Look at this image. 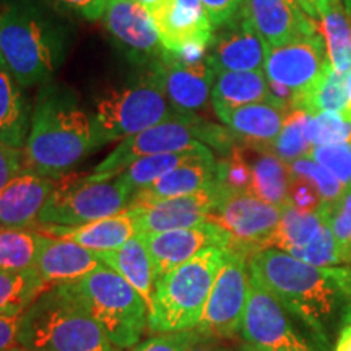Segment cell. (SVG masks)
Returning <instances> with one entry per match:
<instances>
[{
    "label": "cell",
    "instance_id": "1",
    "mask_svg": "<svg viewBox=\"0 0 351 351\" xmlns=\"http://www.w3.org/2000/svg\"><path fill=\"white\" fill-rule=\"evenodd\" d=\"M249 274L311 332L320 351L351 320L350 267H315L265 247L251 254Z\"/></svg>",
    "mask_w": 351,
    "mask_h": 351
},
{
    "label": "cell",
    "instance_id": "2",
    "mask_svg": "<svg viewBox=\"0 0 351 351\" xmlns=\"http://www.w3.org/2000/svg\"><path fill=\"white\" fill-rule=\"evenodd\" d=\"M98 150L91 114L72 88L57 82L39 86L23 147V169L60 179Z\"/></svg>",
    "mask_w": 351,
    "mask_h": 351
},
{
    "label": "cell",
    "instance_id": "3",
    "mask_svg": "<svg viewBox=\"0 0 351 351\" xmlns=\"http://www.w3.org/2000/svg\"><path fill=\"white\" fill-rule=\"evenodd\" d=\"M67 32L34 0L0 8V59L23 88L51 82L67 54Z\"/></svg>",
    "mask_w": 351,
    "mask_h": 351
},
{
    "label": "cell",
    "instance_id": "4",
    "mask_svg": "<svg viewBox=\"0 0 351 351\" xmlns=\"http://www.w3.org/2000/svg\"><path fill=\"white\" fill-rule=\"evenodd\" d=\"M19 345L34 351H121L64 283L46 289L25 311Z\"/></svg>",
    "mask_w": 351,
    "mask_h": 351
},
{
    "label": "cell",
    "instance_id": "5",
    "mask_svg": "<svg viewBox=\"0 0 351 351\" xmlns=\"http://www.w3.org/2000/svg\"><path fill=\"white\" fill-rule=\"evenodd\" d=\"M225 256L226 249L208 247L158 280L148 309L150 333L184 332L199 326Z\"/></svg>",
    "mask_w": 351,
    "mask_h": 351
},
{
    "label": "cell",
    "instance_id": "6",
    "mask_svg": "<svg viewBox=\"0 0 351 351\" xmlns=\"http://www.w3.org/2000/svg\"><path fill=\"white\" fill-rule=\"evenodd\" d=\"M64 287L117 350H130L140 343L148 328V306L119 274L104 265Z\"/></svg>",
    "mask_w": 351,
    "mask_h": 351
},
{
    "label": "cell",
    "instance_id": "7",
    "mask_svg": "<svg viewBox=\"0 0 351 351\" xmlns=\"http://www.w3.org/2000/svg\"><path fill=\"white\" fill-rule=\"evenodd\" d=\"M178 111L169 104L155 70L127 85L99 96L91 114L96 148L160 124Z\"/></svg>",
    "mask_w": 351,
    "mask_h": 351
},
{
    "label": "cell",
    "instance_id": "8",
    "mask_svg": "<svg viewBox=\"0 0 351 351\" xmlns=\"http://www.w3.org/2000/svg\"><path fill=\"white\" fill-rule=\"evenodd\" d=\"M130 199L132 192L117 178L70 173L57 179L54 192L39 213L38 226L88 225L124 212Z\"/></svg>",
    "mask_w": 351,
    "mask_h": 351
},
{
    "label": "cell",
    "instance_id": "9",
    "mask_svg": "<svg viewBox=\"0 0 351 351\" xmlns=\"http://www.w3.org/2000/svg\"><path fill=\"white\" fill-rule=\"evenodd\" d=\"M215 127L217 124L202 119L195 114L176 112L169 119L122 140L96 166L93 174L99 179H111L143 156L191 150L200 145L208 147Z\"/></svg>",
    "mask_w": 351,
    "mask_h": 351
},
{
    "label": "cell",
    "instance_id": "10",
    "mask_svg": "<svg viewBox=\"0 0 351 351\" xmlns=\"http://www.w3.org/2000/svg\"><path fill=\"white\" fill-rule=\"evenodd\" d=\"M251 254L228 247L225 262L219 269L204 314L195 328L212 339H231L241 332L251 288L249 274Z\"/></svg>",
    "mask_w": 351,
    "mask_h": 351
},
{
    "label": "cell",
    "instance_id": "11",
    "mask_svg": "<svg viewBox=\"0 0 351 351\" xmlns=\"http://www.w3.org/2000/svg\"><path fill=\"white\" fill-rule=\"evenodd\" d=\"M265 247L278 249L315 267L346 265L320 207L315 212H302L291 204L285 205L278 226L261 249Z\"/></svg>",
    "mask_w": 351,
    "mask_h": 351
},
{
    "label": "cell",
    "instance_id": "12",
    "mask_svg": "<svg viewBox=\"0 0 351 351\" xmlns=\"http://www.w3.org/2000/svg\"><path fill=\"white\" fill-rule=\"evenodd\" d=\"M298 320L251 276L241 326L245 343L261 351H320L296 326Z\"/></svg>",
    "mask_w": 351,
    "mask_h": 351
},
{
    "label": "cell",
    "instance_id": "13",
    "mask_svg": "<svg viewBox=\"0 0 351 351\" xmlns=\"http://www.w3.org/2000/svg\"><path fill=\"white\" fill-rule=\"evenodd\" d=\"M282 208L267 204L245 191H228L215 205L208 221L217 223L232 238L231 247L252 254L276 230Z\"/></svg>",
    "mask_w": 351,
    "mask_h": 351
},
{
    "label": "cell",
    "instance_id": "14",
    "mask_svg": "<svg viewBox=\"0 0 351 351\" xmlns=\"http://www.w3.org/2000/svg\"><path fill=\"white\" fill-rule=\"evenodd\" d=\"M328 65L326 39L324 34L315 33L280 46H267L263 73L269 82L293 91L296 104L298 98L324 75Z\"/></svg>",
    "mask_w": 351,
    "mask_h": 351
},
{
    "label": "cell",
    "instance_id": "15",
    "mask_svg": "<svg viewBox=\"0 0 351 351\" xmlns=\"http://www.w3.org/2000/svg\"><path fill=\"white\" fill-rule=\"evenodd\" d=\"M223 191L225 187L215 181L194 194L161 200L134 202L127 208L134 215L138 234L182 230L208 221V215L221 199Z\"/></svg>",
    "mask_w": 351,
    "mask_h": 351
},
{
    "label": "cell",
    "instance_id": "16",
    "mask_svg": "<svg viewBox=\"0 0 351 351\" xmlns=\"http://www.w3.org/2000/svg\"><path fill=\"white\" fill-rule=\"evenodd\" d=\"M148 12L166 52L208 51L215 28L200 0H163L148 8Z\"/></svg>",
    "mask_w": 351,
    "mask_h": 351
},
{
    "label": "cell",
    "instance_id": "17",
    "mask_svg": "<svg viewBox=\"0 0 351 351\" xmlns=\"http://www.w3.org/2000/svg\"><path fill=\"white\" fill-rule=\"evenodd\" d=\"M103 23L114 43L134 62L153 65L166 52L150 12L135 0H108Z\"/></svg>",
    "mask_w": 351,
    "mask_h": 351
},
{
    "label": "cell",
    "instance_id": "18",
    "mask_svg": "<svg viewBox=\"0 0 351 351\" xmlns=\"http://www.w3.org/2000/svg\"><path fill=\"white\" fill-rule=\"evenodd\" d=\"M150 254L155 283L176 267L182 265L208 247H231L232 238L217 223L205 221L192 228L173 230L156 234H140Z\"/></svg>",
    "mask_w": 351,
    "mask_h": 351
},
{
    "label": "cell",
    "instance_id": "19",
    "mask_svg": "<svg viewBox=\"0 0 351 351\" xmlns=\"http://www.w3.org/2000/svg\"><path fill=\"white\" fill-rule=\"evenodd\" d=\"M152 69L160 75L166 98L174 111L197 116L208 106L215 82V72L208 60L186 62L176 54L165 52Z\"/></svg>",
    "mask_w": 351,
    "mask_h": 351
},
{
    "label": "cell",
    "instance_id": "20",
    "mask_svg": "<svg viewBox=\"0 0 351 351\" xmlns=\"http://www.w3.org/2000/svg\"><path fill=\"white\" fill-rule=\"evenodd\" d=\"M267 44L256 29L241 15L215 28L207 51V60L213 72H251L263 70Z\"/></svg>",
    "mask_w": 351,
    "mask_h": 351
},
{
    "label": "cell",
    "instance_id": "21",
    "mask_svg": "<svg viewBox=\"0 0 351 351\" xmlns=\"http://www.w3.org/2000/svg\"><path fill=\"white\" fill-rule=\"evenodd\" d=\"M239 12L267 46H280L319 33L317 25L298 0H243Z\"/></svg>",
    "mask_w": 351,
    "mask_h": 351
},
{
    "label": "cell",
    "instance_id": "22",
    "mask_svg": "<svg viewBox=\"0 0 351 351\" xmlns=\"http://www.w3.org/2000/svg\"><path fill=\"white\" fill-rule=\"evenodd\" d=\"M57 179L21 169L0 191V226L36 228L39 213L56 189Z\"/></svg>",
    "mask_w": 351,
    "mask_h": 351
},
{
    "label": "cell",
    "instance_id": "23",
    "mask_svg": "<svg viewBox=\"0 0 351 351\" xmlns=\"http://www.w3.org/2000/svg\"><path fill=\"white\" fill-rule=\"evenodd\" d=\"M101 267H104V263L95 251L72 241L44 236L36 271L49 287L75 282Z\"/></svg>",
    "mask_w": 351,
    "mask_h": 351
},
{
    "label": "cell",
    "instance_id": "24",
    "mask_svg": "<svg viewBox=\"0 0 351 351\" xmlns=\"http://www.w3.org/2000/svg\"><path fill=\"white\" fill-rule=\"evenodd\" d=\"M217 171L218 161L215 160L212 150L205 148L195 156H192L191 160H187L186 163L179 165L178 168L161 176L152 186L135 192L129 204L194 194L217 181Z\"/></svg>",
    "mask_w": 351,
    "mask_h": 351
},
{
    "label": "cell",
    "instance_id": "25",
    "mask_svg": "<svg viewBox=\"0 0 351 351\" xmlns=\"http://www.w3.org/2000/svg\"><path fill=\"white\" fill-rule=\"evenodd\" d=\"M36 230L44 236L56 239H67L95 252L114 251L124 245L127 241L138 234L137 223L129 208L112 217L98 219L83 226H38Z\"/></svg>",
    "mask_w": 351,
    "mask_h": 351
},
{
    "label": "cell",
    "instance_id": "26",
    "mask_svg": "<svg viewBox=\"0 0 351 351\" xmlns=\"http://www.w3.org/2000/svg\"><path fill=\"white\" fill-rule=\"evenodd\" d=\"M291 109L267 101L238 108H215L219 121L245 143L270 145L278 137L280 130Z\"/></svg>",
    "mask_w": 351,
    "mask_h": 351
},
{
    "label": "cell",
    "instance_id": "27",
    "mask_svg": "<svg viewBox=\"0 0 351 351\" xmlns=\"http://www.w3.org/2000/svg\"><path fill=\"white\" fill-rule=\"evenodd\" d=\"M243 143L251 165V184L247 192L267 204L285 207L289 202V166L263 145Z\"/></svg>",
    "mask_w": 351,
    "mask_h": 351
},
{
    "label": "cell",
    "instance_id": "28",
    "mask_svg": "<svg viewBox=\"0 0 351 351\" xmlns=\"http://www.w3.org/2000/svg\"><path fill=\"white\" fill-rule=\"evenodd\" d=\"M32 111L25 88L0 59V142L23 150L32 124Z\"/></svg>",
    "mask_w": 351,
    "mask_h": 351
},
{
    "label": "cell",
    "instance_id": "29",
    "mask_svg": "<svg viewBox=\"0 0 351 351\" xmlns=\"http://www.w3.org/2000/svg\"><path fill=\"white\" fill-rule=\"evenodd\" d=\"M96 254L104 265L119 274L137 289L150 309L155 293V271L142 236H134L119 249Z\"/></svg>",
    "mask_w": 351,
    "mask_h": 351
},
{
    "label": "cell",
    "instance_id": "30",
    "mask_svg": "<svg viewBox=\"0 0 351 351\" xmlns=\"http://www.w3.org/2000/svg\"><path fill=\"white\" fill-rule=\"evenodd\" d=\"M267 101L276 103L263 70L215 73L212 88L213 109L238 108L252 103H267Z\"/></svg>",
    "mask_w": 351,
    "mask_h": 351
},
{
    "label": "cell",
    "instance_id": "31",
    "mask_svg": "<svg viewBox=\"0 0 351 351\" xmlns=\"http://www.w3.org/2000/svg\"><path fill=\"white\" fill-rule=\"evenodd\" d=\"M43 239L36 228L0 226V270H36Z\"/></svg>",
    "mask_w": 351,
    "mask_h": 351
},
{
    "label": "cell",
    "instance_id": "32",
    "mask_svg": "<svg viewBox=\"0 0 351 351\" xmlns=\"http://www.w3.org/2000/svg\"><path fill=\"white\" fill-rule=\"evenodd\" d=\"M322 34L332 67L340 73L351 70V13L343 0L333 3L320 16Z\"/></svg>",
    "mask_w": 351,
    "mask_h": 351
},
{
    "label": "cell",
    "instance_id": "33",
    "mask_svg": "<svg viewBox=\"0 0 351 351\" xmlns=\"http://www.w3.org/2000/svg\"><path fill=\"white\" fill-rule=\"evenodd\" d=\"M49 288L36 270H0V315L23 314Z\"/></svg>",
    "mask_w": 351,
    "mask_h": 351
},
{
    "label": "cell",
    "instance_id": "34",
    "mask_svg": "<svg viewBox=\"0 0 351 351\" xmlns=\"http://www.w3.org/2000/svg\"><path fill=\"white\" fill-rule=\"evenodd\" d=\"M205 145H200L197 148H191V150L184 152H174V153H160V155L153 156H143L140 160L134 161L129 168L122 171L119 176H116L119 181L132 192V195L135 192L142 191V189L152 186L153 182H156L161 176L169 173L171 169L178 168L179 165L186 163L187 160H191L192 156H195L197 153L205 150Z\"/></svg>",
    "mask_w": 351,
    "mask_h": 351
},
{
    "label": "cell",
    "instance_id": "35",
    "mask_svg": "<svg viewBox=\"0 0 351 351\" xmlns=\"http://www.w3.org/2000/svg\"><path fill=\"white\" fill-rule=\"evenodd\" d=\"M346 75L340 73L328 65L324 75L314 83L304 95L298 98L295 109H301L309 114H319L326 111L343 112L346 108Z\"/></svg>",
    "mask_w": 351,
    "mask_h": 351
},
{
    "label": "cell",
    "instance_id": "36",
    "mask_svg": "<svg viewBox=\"0 0 351 351\" xmlns=\"http://www.w3.org/2000/svg\"><path fill=\"white\" fill-rule=\"evenodd\" d=\"M309 112L301 111V109H291L287 114V119L276 137L267 148L289 165L300 158L309 156L313 152L314 145L311 143L309 135H307V122H309Z\"/></svg>",
    "mask_w": 351,
    "mask_h": 351
},
{
    "label": "cell",
    "instance_id": "37",
    "mask_svg": "<svg viewBox=\"0 0 351 351\" xmlns=\"http://www.w3.org/2000/svg\"><path fill=\"white\" fill-rule=\"evenodd\" d=\"M288 166L289 173L293 176H300V178L309 181L317 189L322 204H333L341 195V192L345 191L343 184L330 171L324 168L322 165H319L311 156L300 158V160L293 161Z\"/></svg>",
    "mask_w": 351,
    "mask_h": 351
},
{
    "label": "cell",
    "instance_id": "38",
    "mask_svg": "<svg viewBox=\"0 0 351 351\" xmlns=\"http://www.w3.org/2000/svg\"><path fill=\"white\" fill-rule=\"evenodd\" d=\"M319 207L326 213L341 257L346 265H351V186L345 187L333 204H320Z\"/></svg>",
    "mask_w": 351,
    "mask_h": 351
},
{
    "label": "cell",
    "instance_id": "39",
    "mask_svg": "<svg viewBox=\"0 0 351 351\" xmlns=\"http://www.w3.org/2000/svg\"><path fill=\"white\" fill-rule=\"evenodd\" d=\"M307 135L314 147L351 142V121L335 111L319 112L314 116L311 114L307 122Z\"/></svg>",
    "mask_w": 351,
    "mask_h": 351
},
{
    "label": "cell",
    "instance_id": "40",
    "mask_svg": "<svg viewBox=\"0 0 351 351\" xmlns=\"http://www.w3.org/2000/svg\"><path fill=\"white\" fill-rule=\"evenodd\" d=\"M309 156L330 171L345 187L351 186V142L315 145Z\"/></svg>",
    "mask_w": 351,
    "mask_h": 351
},
{
    "label": "cell",
    "instance_id": "41",
    "mask_svg": "<svg viewBox=\"0 0 351 351\" xmlns=\"http://www.w3.org/2000/svg\"><path fill=\"white\" fill-rule=\"evenodd\" d=\"M202 337L197 328L173 333H158L153 339L137 345L134 351H189Z\"/></svg>",
    "mask_w": 351,
    "mask_h": 351
},
{
    "label": "cell",
    "instance_id": "42",
    "mask_svg": "<svg viewBox=\"0 0 351 351\" xmlns=\"http://www.w3.org/2000/svg\"><path fill=\"white\" fill-rule=\"evenodd\" d=\"M57 13L77 16V19L96 21L103 19L108 0H44Z\"/></svg>",
    "mask_w": 351,
    "mask_h": 351
},
{
    "label": "cell",
    "instance_id": "43",
    "mask_svg": "<svg viewBox=\"0 0 351 351\" xmlns=\"http://www.w3.org/2000/svg\"><path fill=\"white\" fill-rule=\"evenodd\" d=\"M288 204L295 205L298 210H302V212H315L319 205L322 204V200H320L317 189L313 184L300 178V176L291 174Z\"/></svg>",
    "mask_w": 351,
    "mask_h": 351
},
{
    "label": "cell",
    "instance_id": "44",
    "mask_svg": "<svg viewBox=\"0 0 351 351\" xmlns=\"http://www.w3.org/2000/svg\"><path fill=\"white\" fill-rule=\"evenodd\" d=\"M23 169V152L0 142V191Z\"/></svg>",
    "mask_w": 351,
    "mask_h": 351
},
{
    "label": "cell",
    "instance_id": "45",
    "mask_svg": "<svg viewBox=\"0 0 351 351\" xmlns=\"http://www.w3.org/2000/svg\"><path fill=\"white\" fill-rule=\"evenodd\" d=\"M200 2L208 12L213 28H218L238 15L243 5V0H200Z\"/></svg>",
    "mask_w": 351,
    "mask_h": 351
},
{
    "label": "cell",
    "instance_id": "46",
    "mask_svg": "<svg viewBox=\"0 0 351 351\" xmlns=\"http://www.w3.org/2000/svg\"><path fill=\"white\" fill-rule=\"evenodd\" d=\"M23 314L0 315V351H10L19 345V328Z\"/></svg>",
    "mask_w": 351,
    "mask_h": 351
},
{
    "label": "cell",
    "instance_id": "47",
    "mask_svg": "<svg viewBox=\"0 0 351 351\" xmlns=\"http://www.w3.org/2000/svg\"><path fill=\"white\" fill-rule=\"evenodd\" d=\"M337 2H340V0H298L302 10L313 20H320L322 13Z\"/></svg>",
    "mask_w": 351,
    "mask_h": 351
},
{
    "label": "cell",
    "instance_id": "48",
    "mask_svg": "<svg viewBox=\"0 0 351 351\" xmlns=\"http://www.w3.org/2000/svg\"><path fill=\"white\" fill-rule=\"evenodd\" d=\"M189 351H231V350L226 348V346H223L221 343H218L217 339L202 335L200 339L197 340L191 348H189Z\"/></svg>",
    "mask_w": 351,
    "mask_h": 351
},
{
    "label": "cell",
    "instance_id": "49",
    "mask_svg": "<svg viewBox=\"0 0 351 351\" xmlns=\"http://www.w3.org/2000/svg\"><path fill=\"white\" fill-rule=\"evenodd\" d=\"M333 351H351V320L341 328L339 339H337L335 350Z\"/></svg>",
    "mask_w": 351,
    "mask_h": 351
},
{
    "label": "cell",
    "instance_id": "50",
    "mask_svg": "<svg viewBox=\"0 0 351 351\" xmlns=\"http://www.w3.org/2000/svg\"><path fill=\"white\" fill-rule=\"evenodd\" d=\"M346 96H348V101H346V108L341 114H343L346 119L351 121V70L348 75H346Z\"/></svg>",
    "mask_w": 351,
    "mask_h": 351
},
{
    "label": "cell",
    "instance_id": "51",
    "mask_svg": "<svg viewBox=\"0 0 351 351\" xmlns=\"http://www.w3.org/2000/svg\"><path fill=\"white\" fill-rule=\"evenodd\" d=\"M135 2H138L140 5H143V7L150 8V7H153V5H156V3L163 2V0H135Z\"/></svg>",
    "mask_w": 351,
    "mask_h": 351
},
{
    "label": "cell",
    "instance_id": "52",
    "mask_svg": "<svg viewBox=\"0 0 351 351\" xmlns=\"http://www.w3.org/2000/svg\"><path fill=\"white\" fill-rule=\"evenodd\" d=\"M239 351H261V350H257L256 346H252V345H249V343H244V345L239 348Z\"/></svg>",
    "mask_w": 351,
    "mask_h": 351
},
{
    "label": "cell",
    "instance_id": "53",
    "mask_svg": "<svg viewBox=\"0 0 351 351\" xmlns=\"http://www.w3.org/2000/svg\"><path fill=\"white\" fill-rule=\"evenodd\" d=\"M10 351H34V350H28V348H23V346H15V348H12Z\"/></svg>",
    "mask_w": 351,
    "mask_h": 351
},
{
    "label": "cell",
    "instance_id": "54",
    "mask_svg": "<svg viewBox=\"0 0 351 351\" xmlns=\"http://www.w3.org/2000/svg\"><path fill=\"white\" fill-rule=\"evenodd\" d=\"M343 3H345L346 10H348V12L351 13V0H343Z\"/></svg>",
    "mask_w": 351,
    "mask_h": 351
}]
</instances>
